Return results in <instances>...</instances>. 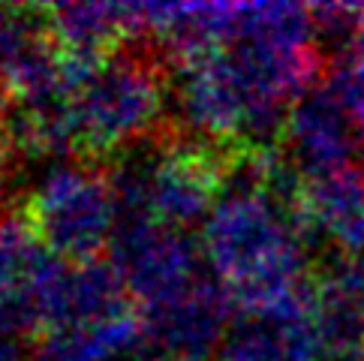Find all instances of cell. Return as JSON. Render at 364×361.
Returning a JSON list of instances; mask_svg holds the SVG:
<instances>
[{
  "mask_svg": "<svg viewBox=\"0 0 364 361\" xmlns=\"http://www.w3.org/2000/svg\"><path fill=\"white\" fill-rule=\"evenodd\" d=\"M283 175L286 163L268 151H238L226 169L223 193L202 226L208 268L247 316L274 313L310 289V238Z\"/></svg>",
  "mask_w": 364,
  "mask_h": 361,
  "instance_id": "cell-1",
  "label": "cell"
},
{
  "mask_svg": "<svg viewBox=\"0 0 364 361\" xmlns=\"http://www.w3.org/2000/svg\"><path fill=\"white\" fill-rule=\"evenodd\" d=\"M163 70L166 60L157 48L124 45L87 72L70 94L85 160L97 163V157L124 153L168 133L163 121L168 94Z\"/></svg>",
  "mask_w": 364,
  "mask_h": 361,
  "instance_id": "cell-2",
  "label": "cell"
},
{
  "mask_svg": "<svg viewBox=\"0 0 364 361\" xmlns=\"http://www.w3.org/2000/svg\"><path fill=\"white\" fill-rule=\"evenodd\" d=\"M21 217L63 262H90L112 244L118 202L109 169L94 160H58L36 178Z\"/></svg>",
  "mask_w": 364,
  "mask_h": 361,
  "instance_id": "cell-3",
  "label": "cell"
},
{
  "mask_svg": "<svg viewBox=\"0 0 364 361\" xmlns=\"http://www.w3.org/2000/svg\"><path fill=\"white\" fill-rule=\"evenodd\" d=\"M109 253L141 313L175 301L205 274V253L190 241V232L160 226L151 217H118Z\"/></svg>",
  "mask_w": 364,
  "mask_h": 361,
  "instance_id": "cell-4",
  "label": "cell"
},
{
  "mask_svg": "<svg viewBox=\"0 0 364 361\" xmlns=\"http://www.w3.org/2000/svg\"><path fill=\"white\" fill-rule=\"evenodd\" d=\"M280 141L286 148V169L298 180L322 178L355 166V118L331 90V85H314L295 102L286 114Z\"/></svg>",
  "mask_w": 364,
  "mask_h": 361,
  "instance_id": "cell-5",
  "label": "cell"
},
{
  "mask_svg": "<svg viewBox=\"0 0 364 361\" xmlns=\"http://www.w3.org/2000/svg\"><path fill=\"white\" fill-rule=\"evenodd\" d=\"M229 289L214 274H205L175 301L141 313L145 343L166 361H205L220 352L226 331L232 328Z\"/></svg>",
  "mask_w": 364,
  "mask_h": 361,
  "instance_id": "cell-6",
  "label": "cell"
},
{
  "mask_svg": "<svg viewBox=\"0 0 364 361\" xmlns=\"http://www.w3.org/2000/svg\"><path fill=\"white\" fill-rule=\"evenodd\" d=\"M328 355L319 289L310 286L274 313H241L220 343L217 361H328Z\"/></svg>",
  "mask_w": 364,
  "mask_h": 361,
  "instance_id": "cell-7",
  "label": "cell"
},
{
  "mask_svg": "<svg viewBox=\"0 0 364 361\" xmlns=\"http://www.w3.org/2000/svg\"><path fill=\"white\" fill-rule=\"evenodd\" d=\"M292 205L310 241H325L341 253L364 250V169H349L298 180Z\"/></svg>",
  "mask_w": 364,
  "mask_h": 361,
  "instance_id": "cell-8",
  "label": "cell"
},
{
  "mask_svg": "<svg viewBox=\"0 0 364 361\" xmlns=\"http://www.w3.org/2000/svg\"><path fill=\"white\" fill-rule=\"evenodd\" d=\"M46 28L60 55L106 60L133 36H145V9L139 4H67L43 6Z\"/></svg>",
  "mask_w": 364,
  "mask_h": 361,
  "instance_id": "cell-9",
  "label": "cell"
},
{
  "mask_svg": "<svg viewBox=\"0 0 364 361\" xmlns=\"http://www.w3.org/2000/svg\"><path fill=\"white\" fill-rule=\"evenodd\" d=\"M46 253L48 250L21 214L0 220V328H12L24 338L31 334L21 313V295Z\"/></svg>",
  "mask_w": 364,
  "mask_h": 361,
  "instance_id": "cell-10",
  "label": "cell"
},
{
  "mask_svg": "<svg viewBox=\"0 0 364 361\" xmlns=\"http://www.w3.org/2000/svg\"><path fill=\"white\" fill-rule=\"evenodd\" d=\"M51 40L43 6H0V82Z\"/></svg>",
  "mask_w": 364,
  "mask_h": 361,
  "instance_id": "cell-11",
  "label": "cell"
},
{
  "mask_svg": "<svg viewBox=\"0 0 364 361\" xmlns=\"http://www.w3.org/2000/svg\"><path fill=\"white\" fill-rule=\"evenodd\" d=\"M33 361H94V358L82 355L67 338H60V334H48V338H43Z\"/></svg>",
  "mask_w": 364,
  "mask_h": 361,
  "instance_id": "cell-12",
  "label": "cell"
},
{
  "mask_svg": "<svg viewBox=\"0 0 364 361\" xmlns=\"http://www.w3.org/2000/svg\"><path fill=\"white\" fill-rule=\"evenodd\" d=\"M24 358H28L24 334L12 328H0V361H24Z\"/></svg>",
  "mask_w": 364,
  "mask_h": 361,
  "instance_id": "cell-13",
  "label": "cell"
},
{
  "mask_svg": "<svg viewBox=\"0 0 364 361\" xmlns=\"http://www.w3.org/2000/svg\"><path fill=\"white\" fill-rule=\"evenodd\" d=\"M12 94L4 87V82H0V130H6V121H9V114H12Z\"/></svg>",
  "mask_w": 364,
  "mask_h": 361,
  "instance_id": "cell-14",
  "label": "cell"
},
{
  "mask_svg": "<svg viewBox=\"0 0 364 361\" xmlns=\"http://www.w3.org/2000/svg\"><path fill=\"white\" fill-rule=\"evenodd\" d=\"M328 361H364V343L349 346V350H341V352H331Z\"/></svg>",
  "mask_w": 364,
  "mask_h": 361,
  "instance_id": "cell-15",
  "label": "cell"
}]
</instances>
